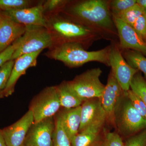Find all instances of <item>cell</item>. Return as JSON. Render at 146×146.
Returning a JSON list of instances; mask_svg holds the SVG:
<instances>
[{
  "label": "cell",
  "instance_id": "cell-36",
  "mask_svg": "<svg viewBox=\"0 0 146 146\" xmlns=\"http://www.w3.org/2000/svg\"><path fill=\"white\" fill-rule=\"evenodd\" d=\"M99 145H100V144H99V145H97L96 146H99Z\"/></svg>",
  "mask_w": 146,
  "mask_h": 146
},
{
  "label": "cell",
  "instance_id": "cell-32",
  "mask_svg": "<svg viewBox=\"0 0 146 146\" xmlns=\"http://www.w3.org/2000/svg\"><path fill=\"white\" fill-rule=\"evenodd\" d=\"M17 46L18 45L16 41L4 50L0 52V68L6 62L11 60Z\"/></svg>",
  "mask_w": 146,
  "mask_h": 146
},
{
  "label": "cell",
  "instance_id": "cell-2",
  "mask_svg": "<svg viewBox=\"0 0 146 146\" xmlns=\"http://www.w3.org/2000/svg\"><path fill=\"white\" fill-rule=\"evenodd\" d=\"M71 13L82 24L98 31H113L114 25L109 2L103 0H86L72 7Z\"/></svg>",
  "mask_w": 146,
  "mask_h": 146
},
{
  "label": "cell",
  "instance_id": "cell-14",
  "mask_svg": "<svg viewBox=\"0 0 146 146\" xmlns=\"http://www.w3.org/2000/svg\"><path fill=\"white\" fill-rule=\"evenodd\" d=\"M42 51L23 55L15 59L10 78L0 98L9 96L13 94L18 80L26 74L29 68L36 66L37 58Z\"/></svg>",
  "mask_w": 146,
  "mask_h": 146
},
{
  "label": "cell",
  "instance_id": "cell-15",
  "mask_svg": "<svg viewBox=\"0 0 146 146\" xmlns=\"http://www.w3.org/2000/svg\"><path fill=\"white\" fill-rule=\"evenodd\" d=\"M81 122L78 132L89 126L106 121V115L99 99L84 101L81 105Z\"/></svg>",
  "mask_w": 146,
  "mask_h": 146
},
{
  "label": "cell",
  "instance_id": "cell-25",
  "mask_svg": "<svg viewBox=\"0 0 146 146\" xmlns=\"http://www.w3.org/2000/svg\"><path fill=\"white\" fill-rule=\"evenodd\" d=\"M137 0H114L109 2L112 16H117L136 4Z\"/></svg>",
  "mask_w": 146,
  "mask_h": 146
},
{
  "label": "cell",
  "instance_id": "cell-1",
  "mask_svg": "<svg viewBox=\"0 0 146 146\" xmlns=\"http://www.w3.org/2000/svg\"><path fill=\"white\" fill-rule=\"evenodd\" d=\"M110 46L97 51H89L83 44L68 42L54 45L46 53L48 57L63 62L70 68H77L92 61L100 62L110 67L108 55Z\"/></svg>",
  "mask_w": 146,
  "mask_h": 146
},
{
  "label": "cell",
  "instance_id": "cell-24",
  "mask_svg": "<svg viewBox=\"0 0 146 146\" xmlns=\"http://www.w3.org/2000/svg\"><path fill=\"white\" fill-rule=\"evenodd\" d=\"M31 3L28 0H0V9L8 11L23 9L31 7Z\"/></svg>",
  "mask_w": 146,
  "mask_h": 146
},
{
  "label": "cell",
  "instance_id": "cell-3",
  "mask_svg": "<svg viewBox=\"0 0 146 146\" xmlns=\"http://www.w3.org/2000/svg\"><path fill=\"white\" fill-rule=\"evenodd\" d=\"M47 28L54 39L55 45L68 42L91 41L98 31L85 25L58 16L47 18Z\"/></svg>",
  "mask_w": 146,
  "mask_h": 146
},
{
  "label": "cell",
  "instance_id": "cell-17",
  "mask_svg": "<svg viewBox=\"0 0 146 146\" xmlns=\"http://www.w3.org/2000/svg\"><path fill=\"white\" fill-rule=\"evenodd\" d=\"M105 122L94 124L84 129L71 141L72 146H96L100 143L102 129Z\"/></svg>",
  "mask_w": 146,
  "mask_h": 146
},
{
  "label": "cell",
  "instance_id": "cell-26",
  "mask_svg": "<svg viewBox=\"0 0 146 146\" xmlns=\"http://www.w3.org/2000/svg\"><path fill=\"white\" fill-rule=\"evenodd\" d=\"M15 60H9L0 68V96L7 84Z\"/></svg>",
  "mask_w": 146,
  "mask_h": 146
},
{
  "label": "cell",
  "instance_id": "cell-21",
  "mask_svg": "<svg viewBox=\"0 0 146 146\" xmlns=\"http://www.w3.org/2000/svg\"><path fill=\"white\" fill-rule=\"evenodd\" d=\"M55 127L52 146H72L70 140L63 128L57 113L54 116Z\"/></svg>",
  "mask_w": 146,
  "mask_h": 146
},
{
  "label": "cell",
  "instance_id": "cell-4",
  "mask_svg": "<svg viewBox=\"0 0 146 146\" xmlns=\"http://www.w3.org/2000/svg\"><path fill=\"white\" fill-rule=\"evenodd\" d=\"M127 92H123L115 108L114 125L120 135L128 138L146 129V120L133 107Z\"/></svg>",
  "mask_w": 146,
  "mask_h": 146
},
{
  "label": "cell",
  "instance_id": "cell-7",
  "mask_svg": "<svg viewBox=\"0 0 146 146\" xmlns=\"http://www.w3.org/2000/svg\"><path fill=\"white\" fill-rule=\"evenodd\" d=\"M29 106L34 123L54 117L61 108L57 86H48L43 89L33 98Z\"/></svg>",
  "mask_w": 146,
  "mask_h": 146
},
{
  "label": "cell",
  "instance_id": "cell-30",
  "mask_svg": "<svg viewBox=\"0 0 146 146\" xmlns=\"http://www.w3.org/2000/svg\"><path fill=\"white\" fill-rule=\"evenodd\" d=\"M69 2L65 0H48L42 4L44 13H52L64 7Z\"/></svg>",
  "mask_w": 146,
  "mask_h": 146
},
{
  "label": "cell",
  "instance_id": "cell-27",
  "mask_svg": "<svg viewBox=\"0 0 146 146\" xmlns=\"http://www.w3.org/2000/svg\"><path fill=\"white\" fill-rule=\"evenodd\" d=\"M122 138L118 133L108 132L105 133L99 146H123Z\"/></svg>",
  "mask_w": 146,
  "mask_h": 146
},
{
  "label": "cell",
  "instance_id": "cell-33",
  "mask_svg": "<svg viewBox=\"0 0 146 146\" xmlns=\"http://www.w3.org/2000/svg\"><path fill=\"white\" fill-rule=\"evenodd\" d=\"M136 3L142 8L144 13H146V0H137Z\"/></svg>",
  "mask_w": 146,
  "mask_h": 146
},
{
  "label": "cell",
  "instance_id": "cell-8",
  "mask_svg": "<svg viewBox=\"0 0 146 146\" xmlns=\"http://www.w3.org/2000/svg\"><path fill=\"white\" fill-rule=\"evenodd\" d=\"M110 46L108 55L110 67L123 91L127 92L130 89L133 76L139 71L129 65L118 47L115 45Z\"/></svg>",
  "mask_w": 146,
  "mask_h": 146
},
{
  "label": "cell",
  "instance_id": "cell-9",
  "mask_svg": "<svg viewBox=\"0 0 146 146\" xmlns=\"http://www.w3.org/2000/svg\"><path fill=\"white\" fill-rule=\"evenodd\" d=\"M55 127L54 117L34 122L29 129L24 146H52Z\"/></svg>",
  "mask_w": 146,
  "mask_h": 146
},
{
  "label": "cell",
  "instance_id": "cell-22",
  "mask_svg": "<svg viewBox=\"0 0 146 146\" xmlns=\"http://www.w3.org/2000/svg\"><path fill=\"white\" fill-rule=\"evenodd\" d=\"M138 71L133 76L131 82L130 90L143 102L146 106V80Z\"/></svg>",
  "mask_w": 146,
  "mask_h": 146
},
{
  "label": "cell",
  "instance_id": "cell-5",
  "mask_svg": "<svg viewBox=\"0 0 146 146\" xmlns=\"http://www.w3.org/2000/svg\"><path fill=\"white\" fill-rule=\"evenodd\" d=\"M16 41L18 46L11 60H15L23 55L50 48L55 45L51 33L47 28L42 27H26L24 34Z\"/></svg>",
  "mask_w": 146,
  "mask_h": 146
},
{
  "label": "cell",
  "instance_id": "cell-23",
  "mask_svg": "<svg viewBox=\"0 0 146 146\" xmlns=\"http://www.w3.org/2000/svg\"><path fill=\"white\" fill-rule=\"evenodd\" d=\"M144 13L143 9L138 4L122 12L116 17L132 27L137 18Z\"/></svg>",
  "mask_w": 146,
  "mask_h": 146
},
{
  "label": "cell",
  "instance_id": "cell-16",
  "mask_svg": "<svg viewBox=\"0 0 146 146\" xmlns=\"http://www.w3.org/2000/svg\"><path fill=\"white\" fill-rule=\"evenodd\" d=\"M0 23V52L21 37L26 27L16 23L3 13Z\"/></svg>",
  "mask_w": 146,
  "mask_h": 146
},
{
  "label": "cell",
  "instance_id": "cell-28",
  "mask_svg": "<svg viewBox=\"0 0 146 146\" xmlns=\"http://www.w3.org/2000/svg\"><path fill=\"white\" fill-rule=\"evenodd\" d=\"M127 94L133 107L146 120V106L143 102L130 89L127 92Z\"/></svg>",
  "mask_w": 146,
  "mask_h": 146
},
{
  "label": "cell",
  "instance_id": "cell-29",
  "mask_svg": "<svg viewBox=\"0 0 146 146\" xmlns=\"http://www.w3.org/2000/svg\"><path fill=\"white\" fill-rule=\"evenodd\" d=\"M123 146H146V129L127 138Z\"/></svg>",
  "mask_w": 146,
  "mask_h": 146
},
{
  "label": "cell",
  "instance_id": "cell-34",
  "mask_svg": "<svg viewBox=\"0 0 146 146\" xmlns=\"http://www.w3.org/2000/svg\"><path fill=\"white\" fill-rule=\"evenodd\" d=\"M0 146H7L3 136L2 129H0Z\"/></svg>",
  "mask_w": 146,
  "mask_h": 146
},
{
  "label": "cell",
  "instance_id": "cell-13",
  "mask_svg": "<svg viewBox=\"0 0 146 146\" xmlns=\"http://www.w3.org/2000/svg\"><path fill=\"white\" fill-rule=\"evenodd\" d=\"M2 13L16 23L26 27L47 28V18L44 13L42 4L18 10L3 11Z\"/></svg>",
  "mask_w": 146,
  "mask_h": 146
},
{
  "label": "cell",
  "instance_id": "cell-35",
  "mask_svg": "<svg viewBox=\"0 0 146 146\" xmlns=\"http://www.w3.org/2000/svg\"><path fill=\"white\" fill-rule=\"evenodd\" d=\"M1 14H0V23H1Z\"/></svg>",
  "mask_w": 146,
  "mask_h": 146
},
{
  "label": "cell",
  "instance_id": "cell-31",
  "mask_svg": "<svg viewBox=\"0 0 146 146\" xmlns=\"http://www.w3.org/2000/svg\"><path fill=\"white\" fill-rule=\"evenodd\" d=\"M134 30L145 41L146 39V13L139 16L132 26Z\"/></svg>",
  "mask_w": 146,
  "mask_h": 146
},
{
  "label": "cell",
  "instance_id": "cell-37",
  "mask_svg": "<svg viewBox=\"0 0 146 146\" xmlns=\"http://www.w3.org/2000/svg\"></svg>",
  "mask_w": 146,
  "mask_h": 146
},
{
  "label": "cell",
  "instance_id": "cell-19",
  "mask_svg": "<svg viewBox=\"0 0 146 146\" xmlns=\"http://www.w3.org/2000/svg\"><path fill=\"white\" fill-rule=\"evenodd\" d=\"M56 86L61 108L70 109L81 106L83 101L69 89L67 81H63Z\"/></svg>",
  "mask_w": 146,
  "mask_h": 146
},
{
  "label": "cell",
  "instance_id": "cell-12",
  "mask_svg": "<svg viewBox=\"0 0 146 146\" xmlns=\"http://www.w3.org/2000/svg\"><path fill=\"white\" fill-rule=\"evenodd\" d=\"M124 92L112 71H110L107 84L100 100L106 113V121L111 124L114 125L115 108Z\"/></svg>",
  "mask_w": 146,
  "mask_h": 146
},
{
  "label": "cell",
  "instance_id": "cell-20",
  "mask_svg": "<svg viewBox=\"0 0 146 146\" xmlns=\"http://www.w3.org/2000/svg\"><path fill=\"white\" fill-rule=\"evenodd\" d=\"M124 58L132 68L143 73L146 80V57L141 52L131 50H124Z\"/></svg>",
  "mask_w": 146,
  "mask_h": 146
},
{
  "label": "cell",
  "instance_id": "cell-11",
  "mask_svg": "<svg viewBox=\"0 0 146 146\" xmlns=\"http://www.w3.org/2000/svg\"><path fill=\"white\" fill-rule=\"evenodd\" d=\"M34 122L33 112L29 110L20 119L2 129L7 146H24L29 129Z\"/></svg>",
  "mask_w": 146,
  "mask_h": 146
},
{
  "label": "cell",
  "instance_id": "cell-10",
  "mask_svg": "<svg viewBox=\"0 0 146 146\" xmlns=\"http://www.w3.org/2000/svg\"><path fill=\"white\" fill-rule=\"evenodd\" d=\"M120 39V46L123 50H131L141 52L146 57V42L132 27L120 18L112 16Z\"/></svg>",
  "mask_w": 146,
  "mask_h": 146
},
{
  "label": "cell",
  "instance_id": "cell-38",
  "mask_svg": "<svg viewBox=\"0 0 146 146\" xmlns=\"http://www.w3.org/2000/svg\"><path fill=\"white\" fill-rule=\"evenodd\" d=\"M145 42H146V40H145Z\"/></svg>",
  "mask_w": 146,
  "mask_h": 146
},
{
  "label": "cell",
  "instance_id": "cell-6",
  "mask_svg": "<svg viewBox=\"0 0 146 146\" xmlns=\"http://www.w3.org/2000/svg\"><path fill=\"white\" fill-rule=\"evenodd\" d=\"M102 71L100 68H94L77 76L67 81L69 89L83 101L101 98L105 85L100 79Z\"/></svg>",
  "mask_w": 146,
  "mask_h": 146
},
{
  "label": "cell",
  "instance_id": "cell-18",
  "mask_svg": "<svg viewBox=\"0 0 146 146\" xmlns=\"http://www.w3.org/2000/svg\"><path fill=\"white\" fill-rule=\"evenodd\" d=\"M81 106L70 109L60 108L58 115L69 139L72 141L78 133L81 122Z\"/></svg>",
  "mask_w": 146,
  "mask_h": 146
}]
</instances>
